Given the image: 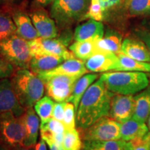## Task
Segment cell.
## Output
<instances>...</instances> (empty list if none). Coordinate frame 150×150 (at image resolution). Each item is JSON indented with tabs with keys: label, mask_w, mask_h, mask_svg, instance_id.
<instances>
[{
	"label": "cell",
	"mask_w": 150,
	"mask_h": 150,
	"mask_svg": "<svg viewBox=\"0 0 150 150\" xmlns=\"http://www.w3.org/2000/svg\"><path fill=\"white\" fill-rule=\"evenodd\" d=\"M113 95L100 78L94 82L83 95L76 110L78 128L85 130L102 117L108 116Z\"/></svg>",
	"instance_id": "1"
},
{
	"label": "cell",
	"mask_w": 150,
	"mask_h": 150,
	"mask_svg": "<svg viewBox=\"0 0 150 150\" xmlns=\"http://www.w3.org/2000/svg\"><path fill=\"white\" fill-rule=\"evenodd\" d=\"M11 81L18 102L25 109L33 107L44 95V82L29 69L17 70Z\"/></svg>",
	"instance_id": "2"
},
{
	"label": "cell",
	"mask_w": 150,
	"mask_h": 150,
	"mask_svg": "<svg viewBox=\"0 0 150 150\" xmlns=\"http://www.w3.org/2000/svg\"><path fill=\"white\" fill-rule=\"evenodd\" d=\"M99 78L108 91L119 95H134L149 85L147 74L143 72H107L103 73Z\"/></svg>",
	"instance_id": "3"
},
{
	"label": "cell",
	"mask_w": 150,
	"mask_h": 150,
	"mask_svg": "<svg viewBox=\"0 0 150 150\" xmlns=\"http://www.w3.org/2000/svg\"><path fill=\"white\" fill-rule=\"evenodd\" d=\"M91 0H54L51 7V16L60 27L70 26L84 19Z\"/></svg>",
	"instance_id": "4"
},
{
	"label": "cell",
	"mask_w": 150,
	"mask_h": 150,
	"mask_svg": "<svg viewBox=\"0 0 150 150\" xmlns=\"http://www.w3.org/2000/svg\"><path fill=\"white\" fill-rule=\"evenodd\" d=\"M0 55L18 69H29L32 58L29 41L17 33L0 41Z\"/></svg>",
	"instance_id": "5"
},
{
	"label": "cell",
	"mask_w": 150,
	"mask_h": 150,
	"mask_svg": "<svg viewBox=\"0 0 150 150\" xmlns=\"http://www.w3.org/2000/svg\"><path fill=\"white\" fill-rule=\"evenodd\" d=\"M26 131L23 117L13 112L0 115V138L9 147L24 145Z\"/></svg>",
	"instance_id": "6"
},
{
	"label": "cell",
	"mask_w": 150,
	"mask_h": 150,
	"mask_svg": "<svg viewBox=\"0 0 150 150\" xmlns=\"http://www.w3.org/2000/svg\"><path fill=\"white\" fill-rule=\"evenodd\" d=\"M121 124L109 116H105L84 130L83 140L108 141L121 140Z\"/></svg>",
	"instance_id": "7"
},
{
	"label": "cell",
	"mask_w": 150,
	"mask_h": 150,
	"mask_svg": "<svg viewBox=\"0 0 150 150\" xmlns=\"http://www.w3.org/2000/svg\"><path fill=\"white\" fill-rule=\"evenodd\" d=\"M31 55L46 54L62 57L63 59L68 60L74 58L72 52H69L66 47L67 43L63 39L42 38H38L34 40L29 41Z\"/></svg>",
	"instance_id": "8"
},
{
	"label": "cell",
	"mask_w": 150,
	"mask_h": 150,
	"mask_svg": "<svg viewBox=\"0 0 150 150\" xmlns=\"http://www.w3.org/2000/svg\"><path fill=\"white\" fill-rule=\"evenodd\" d=\"M80 77L58 75L42 81L47 96L56 102H65L70 97L75 83Z\"/></svg>",
	"instance_id": "9"
},
{
	"label": "cell",
	"mask_w": 150,
	"mask_h": 150,
	"mask_svg": "<svg viewBox=\"0 0 150 150\" xmlns=\"http://www.w3.org/2000/svg\"><path fill=\"white\" fill-rule=\"evenodd\" d=\"M134 110V95L114 94L110 101L108 116L120 123H122L132 117Z\"/></svg>",
	"instance_id": "10"
},
{
	"label": "cell",
	"mask_w": 150,
	"mask_h": 150,
	"mask_svg": "<svg viewBox=\"0 0 150 150\" xmlns=\"http://www.w3.org/2000/svg\"><path fill=\"white\" fill-rule=\"evenodd\" d=\"M8 112L22 116L25 108L18 102L11 81L7 78L0 81V115Z\"/></svg>",
	"instance_id": "11"
},
{
	"label": "cell",
	"mask_w": 150,
	"mask_h": 150,
	"mask_svg": "<svg viewBox=\"0 0 150 150\" xmlns=\"http://www.w3.org/2000/svg\"><path fill=\"white\" fill-rule=\"evenodd\" d=\"M87 72H88V70L86 67L85 61L73 58V59L65 60L64 62L51 70L40 72L37 75L41 80L44 81L47 79L58 75L81 77Z\"/></svg>",
	"instance_id": "12"
},
{
	"label": "cell",
	"mask_w": 150,
	"mask_h": 150,
	"mask_svg": "<svg viewBox=\"0 0 150 150\" xmlns=\"http://www.w3.org/2000/svg\"><path fill=\"white\" fill-rule=\"evenodd\" d=\"M88 72L95 73L116 71L118 65L117 55L112 52H97L85 61Z\"/></svg>",
	"instance_id": "13"
},
{
	"label": "cell",
	"mask_w": 150,
	"mask_h": 150,
	"mask_svg": "<svg viewBox=\"0 0 150 150\" xmlns=\"http://www.w3.org/2000/svg\"><path fill=\"white\" fill-rule=\"evenodd\" d=\"M31 20L37 30L39 37L42 38H54L58 31L55 22L44 10H38L33 13Z\"/></svg>",
	"instance_id": "14"
},
{
	"label": "cell",
	"mask_w": 150,
	"mask_h": 150,
	"mask_svg": "<svg viewBox=\"0 0 150 150\" xmlns=\"http://www.w3.org/2000/svg\"><path fill=\"white\" fill-rule=\"evenodd\" d=\"M121 53L137 61L150 63V52L140 39L126 38L123 40Z\"/></svg>",
	"instance_id": "15"
},
{
	"label": "cell",
	"mask_w": 150,
	"mask_h": 150,
	"mask_svg": "<svg viewBox=\"0 0 150 150\" xmlns=\"http://www.w3.org/2000/svg\"><path fill=\"white\" fill-rule=\"evenodd\" d=\"M26 131V138L24 146L28 147H34L37 143L40 128V118L37 116L33 107L27 108L22 115Z\"/></svg>",
	"instance_id": "16"
},
{
	"label": "cell",
	"mask_w": 150,
	"mask_h": 150,
	"mask_svg": "<svg viewBox=\"0 0 150 150\" xmlns=\"http://www.w3.org/2000/svg\"><path fill=\"white\" fill-rule=\"evenodd\" d=\"M104 35V25L101 22L90 19L75 29L74 38L76 41L99 40Z\"/></svg>",
	"instance_id": "17"
},
{
	"label": "cell",
	"mask_w": 150,
	"mask_h": 150,
	"mask_svg": "<svg viewBox=\"0 0 150 150\" xmlns=\"http://www.w3.org/2000/svg\"><path fill=\"white\" fill-rule=\"evenodd\" d=\"M11 16L16 26L17 34L18 35L27 41L39 38L37 30L29 16L22 11H15Z\"/></svg>",
	"instance_id": "18"
},
{
	"label": "cell",
	"mask_w": 150,
	"mask_h": 150,
	"mask_svg": "<svg viewBox=\"0 0 150 150\" xmlns=\"http://www.w3.org/2000/svg\"><path fill=\"white\" fill-rule=\"evenodd\" d=\"M120 124L121 140L124 141H129L140 138L149 131L147 123L137 120L133 117Z\"/></svg>",
	"instance_id": "19"
},
{
	"label": "cell",
	"mask_w": 150,
	"mask_h": 150,
	"mask_svg": "<svg viewBox=\"0 0 150 150\" xmlns=\"http://www.w3.org/2000/svg\"><path fill=\"white\" fill-rule=\"evenodd\" d=\"M65 60L62 57L46 54H36L32 56L30 62V70L35 74L51 70L63 63Z\"/></svg>",
	"instance_id": "20"
},
{
	"label": "cell",
	"mask_w": 150,
	"mask_h": 150,
	"mask_svg": "<svg viewBox=\"0 0 150 150\" xmlns=\"http://www.w3.org/2000/svg\"><path fill=\"white\" fill-rule=\"evenodd\" d=\"M150 114V86L134 96V110L132 117L146 122Z\"/></svg>",
	"instance_id": "21"
},
{
	"label": "cell",
	"mask_w": 150,
	"mask_h": 150,
	"mask_svg": "<svg viewBox=\"0 0 150 150\" xmlns=\"http://www.w3.org/2000/svg\"><path fill=\"white\" fill-rule=\"evenodd\" d=\"M98 78L99 74H86L81 76L76 81L72 93L67 101V102H71L74 104L76 113L83 95L85 94L90 86L94 82L96 81Z\"/></svg>",
	"instance_id": "22"
},
{
	"label": "cell",
	"mask_w": 150,
	"mask_h": 150,
	"mask_svg": "<svg viewBox=\"0 0 150 150\" xmlns=\"http://www.w3.org/2000/svg\"><path fill=\"white\" fill-rule=\"evenodd\" d=\"M122 36L113 31H108L102 38L97 40V52H112L116 54L121 52Z\"/></svg>",
	"instance_id": "23"
},
{
	"label": "cell",
	"mask_w": 150,
	"mask_h": 150,
	"mask_svg": "<svg viewBox=\"0 0 150 150\" xmlns=\"http://www.w3.org/2000/svg\"><path fill=\"white\" fill-rule=\"evenodd\" d=\"M118 65L116 71L150 72V63L137 61L122 53L117 54Z\"/></svg>",
	"instance_id": "24"
},
{
	"label": "cell",
	"mask_w": 150,
	"mask_h": 150,
	"mask_svg": "<svg viewBox=\"0 0 150 150\" xmlns=\"http://www.w3.org/2000/svg\"><path fill=\"white\" fill-rule=\"evenodd\" d=\"M96 41L97 40L76 41L71 45L70 50L75 57L86 61L97 52Z\"/></svg>",
	"instance_id": "25"
},
{
	"label": "cell",
	"mask_w": 150,
	"mask_h": 150,
	"mask_svg": "<svg viewBox=\"0 0 150 150\" xmlns=\"http://www.w3.org/2000/svg\"><path fill=\"white\" fill-rule=\"evenodd\" d=\"M54 106L53 99L49 96L43 97L34 105V110L40 120V126L45 125L52 118Z\"/></svg>",
	"instance_id": "26"
},
{
	"label": "cell",
	"mask_w": 150,
	"mask_h": 150,
	"mask_svg": "<svg viewBox=\"0 0 150 150\" xmlns=\"http://www.w3.org/2000/svg\"><path fill=\"white\" fill-rule=\"evenodd\" d=\"M124 140L88 141L84 140L82 150H125Z\"/></svg>",
	"instance_id": "27"
},
{
	"label": "cell",
	"mask_w": 150,
	"mask_h": 150,
	"mask_svg": "<svg viewBox=\"0 0 150 150\" xmlns=\"http://www.w3.org/2000/svg\"><path fill=\"white\" fill-rule=\"evenodd\" d=\"M17 33V28L12 16L8 12L0 8V41Z\"/></svg>",
	"instance_id": "28"
},
{
	"label": "cell",
	"mask_w": 150,
	"mask_h": 150,
	"mask_svg": "<svg viewBox=\"0 0 150 150\" xmlns=\"http://www.w3.org/2000/svg\"><path fill=\"white\" fill-rule=\"evenodd\" d=\"M83 147L80 134L76 129L65 131L63 135L62 147L64 150H81Z\"/></svg>",
	"instance_id": "29"
},
{
	"label": "cell",
	"mask_w": 150,
	"mask_h": 150,
	"mask_svg": "<svg viewBox=\"0 0 150 150\" xmlns=\"http://www.w3.org/2000/svg\"><path fill=\"white\" fill-rule=\"evenodd\" d=\"M127 6L132 16L150 14V0H127Z\"/></svg>",
	"instance_id": "30"
},
{
	"label": "cell",
	"mask_w": 150,
	"mask_h": 150,
	"mask_svg": "<svg viewBox=\"0 0 150 150\" xmlns=\"http://www.w3.org/2000/svg\"><path fill=\"white\" fill-rule=\"evenodd\" d=\"M125 150H150V131L145 136L124 142Z\"/></svg>",
	"instance_id": "31"
},
{
	"label": "cell",
	"mask_w": 150,
	"mask_h": 150,
	"mask_svg": "<svg viewBox=\"0 0 150 150\" xmlns=\"http://www.w3.org/2000/svg\"><path fill=\"white\" fill-rule=\"evenodd\" d=\"M76 110L74 104L71 102H65L64 109V117L63 124L65 131H72L76 129Z\"/></svg>",
	"instance_id": "32"
},
{
	"label": "cell",
	"mask_w": 150,
	"mask_h": 150,
	"mask_svg": "<svg viewBox=\"0 0 150 150\" xmlns=\"http://www.w3.org/2000/svg\"><path fill=\"white\" fill-rule=\"evenodd\" d=\"M104 12L102 6L98 0H91L88 11L84 16V19L88 18L101 22L104 18Z\"/></svg>",
	"instance_id": "33"
},
{
	"label": "cell",
	"mask_w": 150,
	"mask_h": 150,
	"mask_svg": "<svg viewBox=\"0 0 150 150\" xmlns=\"http://www.w3.org/2000/svg\"><path fill=\"white\" fill-rule=\"evenodd\" d=\"M14 72L13 65L4 59L2 56H0V81L11 77Z\"/></svg>",
	"instance_id": "34"
},
{
	"label": "cell",
	"mask_w": 150,
	"mask_h": 150,
	"mask_svg": "<svg viewBox=\"0 0 150 150\" xmlns=\"http://www.w3.org/2000/svg\"><path fill=\"white\" fill-rule=\"evenodd\" d=\"M65 102H56L54 103V106L52 112V118L63 123V117H64Z\"/></svg>",
	"instance_id": "35"
},
{
	"label": "cell",
	"mask_w": 150,
	"mask_h": 150,
	"mask_svg": "<svg viewBox=\"0 0 150 150\" xmlns=\"http://www.w3.org/2000/svg\"><path fill=\"white\" fill-rule=\"evenodd\" d=\"M136 36L146 45L150 52V31L145 29H138L135 31Z\"/></svg>",
	"instance_id": "36"
},
{
	"label": "cell",
	"mask_w": 150,
	"mask_h": 150,
	"mask_svg": "<svg viewBox=\"0 0 150 150\" xmlns=\"http://www.w3.org/2000/svg\"><path fill=\"white\" fill-rule=\"evenodd\" d=\"M104 11L113 8L120 2L121 0H98Z\"/></svg>",
	"instance_id": "37"
},
{
	"label": "cell",
	"mask_w": 150,
	"mask_h": 150,
	"mask_svg": "<svg viewBox=\"0 0 150 150\" xmlns=\"http://www.w3.org/2000/svg\"><path fill=\"white\" fill-rule=\"evenodd\" d=\"M34 150H47L46 142L40 138V140L35 145Z\"/></svg>",
	"instance_id": "38"
},
{
	"label": "cell",
	"mask_w": 150,
	"mask_h": 150,
	"mask_svg": "<svg viewBox=\"0 0 150 150\" xmlns=\"http://www.w3.org/2000/svg\"><path fill=\"white\" fill-rule=\"evenodd\" d=\"M8 150H34L33 147H28L24 145H18L15 146V147H11V148Z\"/></svg>",
	"instance_id": "39"
},
{
	"label": "cell",
	"mask_w": 150,
	"mask_h": 150,
	"mask_svg": "<svg viewBox=\"0 0 150 150\" xmlns=\"http://www.w3.org/2000/svg\"><path fill=\"white\" fill-rule=\"evenodd\" d=\"M50 147V150H64L61 146L57 145L56 144L54 143V142H49L47 143Z\"/></svg>",
	"instance_id": "40"
},
{
	"label": "cell",
	"mask_w": 150,
	"mask_h": 150,
	"mask_svg": "<svg viewBox=\"0 0 150 150\" xmlns=\"http://www.w3.org/2000/svg\"><path fill=\"white\" fill-rule=\"evenodd\" d=\"M36 1L37 2L40 4L46 5V4H50V2H52L53 0H36Z\"/></svg>",
	"instance_id": "41"
},
{
	"label": "cell",
	"mask_w": 150,
	"mask_h": 150,
	"mask_svg": "<svg viewBox=\"0 0 150 150\" xmlns=\"http://www.w3.org/2000/svg\"><path fill=\"white\" fill-rule=\"evenodd\" d=\"M146 123H147V125L148 128H149V130L150 131V114H149V117H148V118H147Z\"/></svg>",
	"instance_id": "42"
},
{
	"label": "cell",
	"mask_w": 150,
	"mask_h": 150,
	"mask_svg": "<svg viewBox=\"0 0 150 150\" xmlns=\"http://www.w3.org/2000/svg\"><path fill=\"white\" fill-rule=\"evenodd\" d=\"M146 26H147L148 30H149V31H150V22H148L147 24H146Z\"/></svg>",
	"instance_id": "43"
},
{
	"label": "cell",
	"mask_w": 150,
	"mask_h": 150,
	"mask_svg": "<svg viewBox=\"0 0 150 150\" xmlns=\"http://www.w3.org/2000/svg\"><path fill=\"white\" fill-rule=\"evenodd\" d=\"M0 150H7V149H4V148H0Z\"/></svg>",
	"instance_id": "44"
},
{
	"label": "cell",
	"mask_w": 150,
	"mask_h": 150,
	"mask_svg": "<svg viewBox=\"0 0 150 150\" xmlns=\"http://www.w3.org/2000/svg\"><path fill=\"white\" fill-rule=\"evenodd\" d=\"M5 1H11V0H5Z\"/></svg>",
	"instance_id": "45"
},
{
	"label": "cell",
	"mask_w": 150,
	"mask_h": 150,
	"mask_svg": "<svg viewBox=\"0 0 150 150\" xmlns=\"http://www.w3.org/2000/svg\"><path fill=\"white\" fill-rule=\"evenodd\" d=\"M149 73H150V72H149Z\"/></svg>",
	"instance_id": "46"
}]
</instances>
